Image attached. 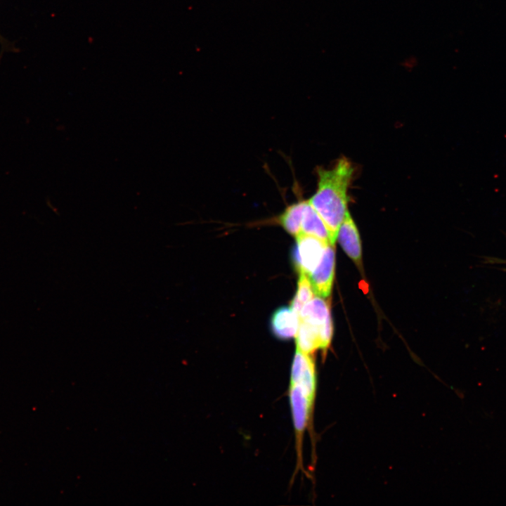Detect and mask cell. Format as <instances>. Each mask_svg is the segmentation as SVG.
Here are the masks:
<instances>
[{"mask_svg":"<svg viewBox=\"0 0 506 506\" xmlns=\"http://www.w3.org/2000/svg\"><path fill=\"white\" fill-rule=\"evenodd\" d=\"M301 233L316 237L325 242L334 244L326 224L308 200H306L304 209Z\"/></svg>","mask_w":506,"mask_h":506,"instance_id":"cell-8","label":"cell"},{"mask_svg":"<svg viewBox=\"0 0 506 506\" xmlns=\"http://www.w3.org/2000/svg\"><path fill=\"white\" fill-rule=\"evenodd\" d=\"M335 244L328 243L318 265L309 275L316 295L326 298L330 295L335 276Z\"/></svg>","mask_w":506,"mask_h":506,"instance_id":"cell-5","label":"cell"},{"mask_svg":"<svg viewBox=\"0 0 506 506\" xmlns=\"http://www.w3.org/2000/svg\"><path fill=\"white\" fill-rule=\"evenodd\" d=\"M299 318L292 308L280 306L275 310L270 319V328L273 335L280 340L295 337Z\"/></svg>","mask_w":506,"mask_h":506,"instance_id":"cell-6","label":"cell"},{"mask_svg":"<svg viewBox=\"0 0 506 506\" xmlns=\"http://www.w3.org/2000/svg\"><path fill=\"white\" fill-rule=\"evenodd\" d=\"M316 384L302 381L290 382V402L296 435L299 462H301V444L304 432L307 427L314 403Z\"/></svg>","mask_w":506,"mask_h":506,"instance_id":"cell-2","label":"cell"},{"mask_svg":"<svg viewBox=\"0 0 506 506\" xmlns=\"http://www.w3.org/2000/svg\"><path fill=\"white\" fill-rule=\"evenodd\" d=\"M306 200H299L288 205L276 221L284 230L292 236H297L301 232V221Z\"/></svg>","mask_w":506,"mask_h":506,"instance_id":"cell-9","label":"cell"},{"mask_svg":"<svg viewBox=\"0 0 506 506\" xmlns=\"http://www.w3.org/2000/svg\"><path fill=\"white\" fill-rule=\"evenodd\" d=\"M354 168L345 157L330 169H317V188L309 202L330 231L332 242L348 210V190Z\"/></svg>","mask_w":506,"mask_h":506,"instance_id":"cell-1","label":"cell"},{"mask_svg":"<svg viewBox=\"0 0 506 506\" xmlns=\"http://www.w3.org/2000/svg\"><path fill=\"white\" fill-rule=\"evenodd\" d=\"M299 318V320L310 324L318 330L321 349L325 353L330 344L333 331L330 302L324 297L314 296L304 306Z\"/></svg>","mask_w":506,"mask_h":506,"instance_id":"cell-3","label":"cell"},{"mask_svg":"<svg viewBox=\"0 0 506 506\" xmlns=\"http://www.w3.org/2000/svg\"><path fill=\"white\" fill-rule=\"evenodd\" d=\"M315 294L309 276L300 273L297 292L291 302V308L299 315L304 306L312 299Z\"/></svg>","mask_w":506,"mask_h":506,"instance_id":"cell-11","label":"cell"},{"mask_svg":"<svg viewBox=\"0 0 506 506\" xmlns=\"http://www.w3.org/2000/svg\"><path fill=\"white\" fill-rule=\"evenodd\" d=\"M295 338L297 349L304 353L311 355L316 350L321 349L319 332L306 322L299 320Z\"/></svg>","mask_w":506,"mask_h":506,"instance_id":"cell-10","label":"cell"},{"mask_svg":"<svg viewBox=\"0 0 506 506\" xmlns=\"http://www.w3.org/2000/svg\"><path fill=\"white\" fill-rule=\"evenodd\" d=\"M337 239L347 256L359 264L362 256L361 242L358 228L349 212L338 230Z\"/></svg>","mask_w":506,"mask_h":506,"instance_id":"cell-7","label":"cell"},{"mask_svg":"<svg viewBox=\"0 0 506 506\" xmlns=\"http://www.w3.org/2000/svg\"><path fill=\"white\" fill-rule=\"evenodd\" d=\"M295 238L296 242L292 252L294 266L299 274L309 276L320 263L328 243L301 233Z\"/></svg>","mask_w":506,"mask_h":506,"instance_id":"cell-4","label":"cell"}]
</instances>
